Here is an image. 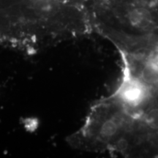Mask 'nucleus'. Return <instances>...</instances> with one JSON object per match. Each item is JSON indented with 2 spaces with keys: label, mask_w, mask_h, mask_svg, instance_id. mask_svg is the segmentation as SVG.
I'll return each instance as SVG.
<instances>
[{
  "label": "nucleus",
  "mask_w": 158,
  "mask_h": 158,
  "mask_svg": "<svg viewBox=\"0 0 158 158\" xmlns=\"http://www.w3.org/2000/svg\"><path fill=\"white\" fill-rule=\"evenodd\" d=\"M140 78L147 84L158 82V64L157 62L148 63L141 69Z\"/></svg>",
  "instance_id": "1"
},
{
  "label": "nucleus",
  "mask_w": 158,
  "mask_h": 158,
  "mask_svg": "<svg viewBox=\"0 0 158 158\" xmlns=\"http://www.w3.org/2000/svg\"><path fill=\"white\" fill-rule=\"evenodd\" d=\"M157 63L158 64V56H157Z\"/></svg>",
  "instance_id": "3"
},
{
  "label": "nucleus",
  "mask_w": 158,
  "mask_h": 158,
  "mask_svg": "<svg viewBox=\"0 0 158 158\" xmlns=\"http://www.w3.org/2000/svg\"><path fill=\"white\" fill-rule=\"evenodd\" d=\"M146 122L154 129L158 128V109L155 108L149 110L146 116Z\"/></svg>",
  "instance_id": "2"
}]
</instances>
